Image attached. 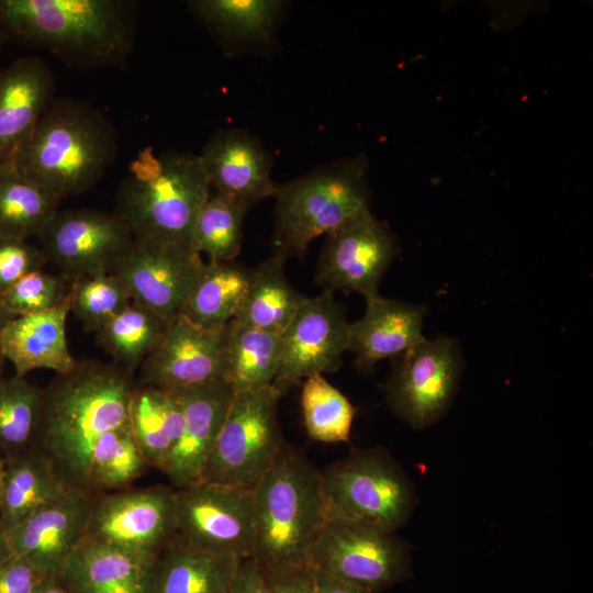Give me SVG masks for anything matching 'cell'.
<instances>
[{
	"label": "cell",
	"instance_id": "obj_25",
	"mask_svg": "<svg viewBox=\"0 0 593 593\" xmlns=\"http://www.w3.org/2000/svg\"><path fill=\"white\" fill-rule=\"evenodd\" d=\"M240 561L176 535L156 559L150 593H227Z\"/></svg>",
	"mask_w": 593,
	"mask_h": 593
},
{
	"label": "cell",
	"instance_id": "obj_26",
	"mask_svg": "<svg viewBox=\"0 0 593 593\" xmlns=\"http://www.w3.org/2000/svg\"><path fill=\"white\" fill-rule=\"evenodd\" d=\"M128 421L149 467L163 471L183 430V405L178 392L136 382Z\"/></svg>",
	"mask_w": 593,
	"mask_h": 593
},
{
	"label": "cell",
	"instance_id": "obj_32",
	"mask_svg": "<svg viewBox=\"0 0 593 593\" xmlns=\"http://www.w3.org/2000/svg\"><path fill=\"white\" fill-rule=\"evenodd\" d=\"M149 465L130 426L101 435L88 456L83 490L96 494L130 489Z\"/></svg>",
	"mask_w": 593,
	"mask_h": 593
},
{
	"label": "cell",
	"instance_id": "obj_28",
	"mask_svg": "<svg viewBox=\"0 0 593 593\" xmlns=\"http://www.w3.org/2000/svg\"><path fill=\"white\" fill-rule=\"evenodd\" d=\"M287 257L273 253L251 270L246 295L234 320L265 332L282 335L305 298L284 275Z\"/></svg>",
	"mask_w": 593,
	"mask_h": 593
},
{
	"label": "cell",
	"instance_id": "obj_11",
	"mask_svg": "<svg viewBox=\"0 0 593 593\" xmlns=\"http://www.w3.org/2000/svg\"><path fill=\"white\" fill-rule=\"evenodd\" d=\"M177 535L200 549L251 558L256 545L253 489L200 481L176 489Z\"/></svg>",
	"mask_w": 593,
	"mask_h": 593
},
{
	"label": "cell",
	"instance_id": "obj_13",
	"mask_svg": "<svg viewBox=\"0 0 593 593\" xmlns=\"http://www.w3.org/2000/svg\"><path fill=\"white\" fill-rule=\"evenodd\" d=\"M47 261L69 281L113 273L134 239L126 222L114 211H57L37 235Z\"/></svg>",
	"mask_w": 593,
	"mask_h": 593
},
{
	"label": "cell",
	"instance_id": "obj_33",
	"mask_svg": "<svg viewBox=\"0 0 593 593\" xmlns=\"http://www.w3.org/2000/svg\"><path fill=\"white\" fill-rule=\"evenodd\" d=\"M191 11L220 37L231 43L267 41L284 2L278 0H195Z\"/></svg>",
	"mask_w": 593,
	"mask_h": 593
},
{
	"label": "cell",
	"instance_id": "obj_22",
	"mask_svg": "<svg viewBox=\"0 0 593 593\" xmlns=\"http://www.w3.org/2000/svg\"><path fill=\"white\" fill-rule=\"evenodd\" d=\"M157 557L83 540L56 577L71 593H150Z\"/></svg>",
	"mask_w": 593,
	"mask_h": 593
},
{
	"label": "cell",
	"instance_id": "obj_48",
	"mask_svg": "<svg viewBox=\"0 0 593 593\" xmlns=\"http://www.w3.org/2000/svg\"><path fill=\"white\" fill-rule=\"evenodd\" d=\"M4 477V460L0 458V497Z\"/></svg>",
	"mask_w": 593,
	"mask_h": 593
},
{
	"label": "cell",
	"instance_id": "obj_17",
	"mask_svg": "<svg viewBox=\"0 0 593 593\" xmlns=\"http://www.w3.org/2000/svg\"><path fill=\"white\" fill-rule=\"evenodd\" d=\"M225 326L208 328L183 315L178 316L168 324L160 343L143 361L136 382L164 390H182L223 380Z\"/></svg>",
	"mask_w": 593,
	"mask_h": 593
},
{
	"label": "cell",
	"instance_id": "obj_21",
	"mask_svg": "<svg viewBox=\"0 0 593 593\" xmlns=\"http://www.w3.org/2000/svg\"><path fill=\"white\" fill-rule=\"evenodd\" d=\"M54 100V76L41 58H20L0 70V166L14 165Z\"/></svg>",
	"mask_w": 593,
	"mask_h": 593
},
{
	"label": "cell",
	"instance_id": "obj_47",
	"mask_svg": "<svg viewBox=\"0 0 593 593\" xmlns=\"http://www.w3.org/2000/svg\"><path fill=\"white\" fill-rule=\"evenodd\" d=\"M15 317L16 316L9 310L0 295V339L8 325Z\"/></svg>",
	"mask_w": 593,
	"mask_h": 593
},
{
	"label": "cell",
	"instance_id": "obj_7",
	"mask_svg": "<svg viewBox=\"0 0 593 593\" xmlns=\"http://www.w3.org/2000/svg\"><path fill=\"white\" fill-rule=\"evenodd\" d=\"M332 513L396 532L412 516L416 494L411 480L380 447L353 451L321 471Z\"/></svg>",
	"mask_w": 593,
	"mask_h": 593
},
{
	"label": "cell",
	"instance_id": "obj_37",
	"mask_svg": "<svg viewBox=\"0 0 593 593\" xmlns=\"http://www.w3.org/2000/svg\"><path fill=\"white\" fill-rule=\"evenodd\" d=\"M247 210L215 192L203 204L197 217L190 249L209 261H232L240 251L243 225Z\"/></svg>",
	"mask_w": 593,
	"mask_h": 593
},
{
	"label": "cell",
	"instance_id": "obj_50",
	"mask_svg": "<svg viewBox=\"0 0 593 593\" xmlns=\"http://www.w3.org/2000/svg\"><path fill=\"white\" fill-rule=\"evenodd\" d=\"M4 33L0 30V48H1V45L3 43V40H4Z\"/></svg>",
	"mask_w": 593,
	"mask_h": 593
},
{
	"label": "cell",
	"instance_id": "obj_16",
	"mask_svg": "<svg viewBox=\"0 0 593 593\" xmlns=\"http://www.w3.org/2000/svg\"><path fill=\"white\" fill-rule=\"evenodd\" d=\"M349 325L333 293L306 296L281 335V361L271 385L283 395L311 376L336 371L348 349Z\"/></svg>",
	"mask_w": 593,
	"mask_h": 593
},
{
	"label": "cell",
	"instance_id": "obj_46",
	"mask_svg": "<svg viewBox=\"0 0 593 593\" xmlns=\"http://www.w3.org/2000/svg\"><path fill=\"white\" fill-rule=\"evenodd\" d=\"M13 557L8 535L0 528V571Z\"/></svg>",
	"mask_w": 593,
	"mask_h": 593
},
{
	"label": "cell",
	"instance_id": "obj_29",
	"mask_svg": "<svg viewBox=\"0 0 593 593\" xmlns=\"http://www.w3.org/2000/svg\"><path fill=\"white\" fill-rule=\"evenodd\" d=\"M3 460L0 528L8 533L69 486L58 478L52 463L34 450Z\"/></svg>",
	"mask_w": 593,
	"mask_h": 593
},
{
	"label": "cell",
	"instance_id": "obj_24",
	"mask_svg": "<svg viewBox=\"0 0 593 593\" xmlns=\"http://www.w3.org/2000/svg\"><path fill=\"white\" fill-rule=\"evenodd\" d=\"M69 313L68 298L55 309L11 321L0 339V355L14 366L15 376L25 377L36 369L66 373L76 367L66 334Z\"/></svg>",
	"mask_w": 593,
	"mask_h": 593
},
{
	"label": "cell",
	"instance_id": "obj_39",
	"mask_svg": "<svg viewBox=\"0 0 593 593\" xmlns=\"http://www.w3.org/2000/svg\"><path fill=\"white\" fill-rule=\"evenodd\" d=\"M70 281L61 273L37 270L24 276L1 298L15 316L55 309L68 301Z\"/></svg>",
	"mask_w": 593,
	"mask_h": 593
},
{
	"label": "cell",
	"instance_id": "obj_45",
	"mask_svg": "<svg viewBox=\"0 0 593 593\" xmlns=\"http://www.w3.org/2000/svg\"><path fill=\"white\" fill-rule=\"evenodd\" d=\"M33 593H71L58 577H45Z\"/></svg>",
	"mask_w": 593,
	"mask_h": 593
},
{
	"label": "cell",
	"instance_id": "obj_35",
	"mask_svg": "<svg viewBox=\"0 0 593 593\" xmlns=\"http://www.w3.org/2000/svg\"><path fill=\"white\" fill-rule=\"evenodd\" d=\"M43 406V389L25 377L0 381V452L11 459L33 449Z\"/></svg>",
	"mask_w": 593,
	"mask_h": 593
},
{
	"label": "cell",
	"instance_id": "obj_38",
	"mask_svg": "<svg viewBox=\"0 0 593 593\" xmlns=\"http://www.w3.org/2000/svg\"><path fill=\"white\" fill-rule=\"evenodd\" d=\"M70 312L86 331L97 332L132 304L124 283L113 273L86 276L70 281Z\"/></svg>",
	"mask_w": 593,
	"mask_h": 593
},
{
	"label": "cell",
	"instance_id": "obj_43",
	"mask_svg": "<svg viewBox=\"0 0 593 593\" xmlns=\"http://www.w3.org/2000/svg\"><path fill=\"white\" fill-rule=\"evenodd\" d=\"M227 593H272L260 566L253 559L240 561Z\"/></svg>",
	"mask_w": 593,
	"mask_h": 593
},
{
	"label": "cell",
	"instance_id": "obj_15",
	"mask_svg": "<svg viewBox=\"0 0 593 593\" xmlns=\"http://www.w3.org/2000/svg\"><path fill=\"white\" fill-rule=\"evenodd\" d=\"M203 264L189 247L134 238L113 275L133 303L170 323L182 314Z\"/></svg>",
	"mask_w": 593,
	"mask_h": 593
},
{
	"label": "cell",
	"instance_id": "obj_2",
	"mask_svg": "<svg viewBox=\"0 0 593 593\" xmlns=\"http://www.w3.org/2000/svg\"><path fill=\"white\" fill-rule=\"evenodd\" d=\"M0 30L74 67L116 64L136 34V4L123 0H0Z\"/></svg>",
	"mask_w": 593,
	"mask_h": 593
},
{
	"label": "cell",
	"instance_id": "obj_20",
	"mask_svg": "<svg viewBox=\"0 0 593 593\" xmlns=\"http://www.w3.org/2000/svg\"><path fill=\"white\" fill-rule=\"evenodd\" d=\"M172 391L181 399L184 424L180 440L161 472L176 489H182L201 481L235 393L224 380Z\"/></svg>",
	"mask_w": 593,
	"mask_h": 593
},
{
	"label": "cell",
	"instance_id": "obj_36",
	"mask_svg": "<svg viewBox=\"0 0 593 593\" xmlns=\"http://www.w3.org/2000/svg\"><path fill=\"white\" fill-rule=\"evenodd\" d=\"M300 403L311 439L328 444L349 440L356 409L323 374L303 381Z\"/></svg>",
	"mask_w": 593,
	"mask_h": 593
},
{
	"label": "cell",
	"instance_id": "obj_41",
	"mask_svg": "<svg viewBox=\"0 0 593 593\" xmlns=\"http://www.w3.org/2000/svg\"><path fill=\"white\" fill-rule=\"evenodd\" d=\"M45 577L26 559L14 556L0 571V593H33Z\"/></svg>",
	"mask_w": 593,
	"mask_h": 593
},
{
	"label": "cell",
	"instance_id": "obj_34",
	"mask_svg": "<svg viewBox=\"0 0 593 593\" xmlns=\"http://www.w3.org/2000/svg\"><path fill=\"white\" fill-rule=\"evenodd\" d=\"M168 322L132 304L96 332L97 344L113 363L134 377L143 361L163 339Z\"/></svg>",
	"mask_w": 593,
	"mask_h": 593
},
{
	"label": "cell",
	"instance_id": "obj_6",
	"mask_svg": "<svg viewBox=\"0 0 593 593\" xmlns=\"http://www.w3.org/2000/svg\"><path fill=\"white\" fill-rule=\"evenodd\" d=\"M272 198L275 253L301 257L318 236L371 212L367 160L359 155L320 166L277 184Z\"/></svg>",
	"mask_w": 593,
	"mask_h": 593
},
{
	"label": "cell",
	"instance_id": "obj_1",
	"mask_svg": "<svg viewBox=\"0 0 593 593\" xmlns=\"http://www.w3.org/2000/svg\"><path fill=\"white\" fill-rule=\"evenodd\" d=\"M134 377L114 363L78 361L43 389L34 451L45 457L63 483L82 489L86 465L103 434L130 426Z\"/></svg>",
	"mask_w": 593,
	"mask_h": 593
},
{
	"label": "cell",
	"instance_id": "obj_4",
	"mask_svg": "<svg viewBox=\"0 0 593 593\" xmlns=\"http://www.w3.org/2000/svg\"><path fill=\"white\" fill-rule=\"evenodd\" d=\"M253 493L256 545L251 558L264 571L309 566L311 549L331 515L321 471L302 450L284 443Z\"/></svg>",
	"mask_w": 593,
	"mask_h": 593
},
{
	"label": "cell",
	"instance_id": "obj_18",
	"mask_svg": "<svg viewBox=\"0 0 593 593\" xmlns=\"http://www.w3.org/2000/svg\"><path fill=\"white\" fill-rule=\"evenodd\" d=\"M87 490L67 488L7 533L14 556L22 557L47 577L83 541L97 499Z\"/></svg>",
	"mask_w": 593,
	"mask_h": 593
},
{
	"label": "cell",
	"instance_id": "obj_8",
	"mask_svg": "<svg viewBox=\"0 0 593 593\" xmlns=\"http://www.w3.org/2000/svg\"><path fill=\"white\" fill-rule=\"evenodd\" d=\"M281 396L273 385L234 394L201 481L242 489L256 485L286 443L278 417Z\"/></svg>",
	"mask_w": 593,
	"mask_h": 593
},
{
	"label": "cell",
	"instance_id": "obj_3",
	"mask_svg": "<svg viewBox=\"0 0 593 593\" xmlns=\"http://www.w3.org/2000/svg\"><path fill=\"white\" fill-rule=\"evenodd\" d=\"M116 150L114 126L100 110L75 99H54L14 166L61 201L93 187Z\"/></svg>",
	"mask_w": 593,
	"mask_h": 593
},
{
	"label": "cell",
	"instance_id": "obj_30",
	"mask_svg": "<svg viewBox=\"0 0 593 593\" xmlns=\"http://www.w3.org/2000/svg\"><path fill=\"white\" fill-rule=\"evenodd\" d=\"M251 270L234 260L204 261L181 315L203 327L225 326L243 303Z\"/></svg>",
	"mask_w": 593,
	"mask_h": 593
},
{
	"label": "cell",
	"instance_id": "obj_42",
	"mask_svg": "<svg viewBox=\"0 0 593 593\" xmlns=\"http://www.w3.org/2000/svg\"><path fill=\"white\" fill-rule=\"evenodd\" d=\"M264 573L272 593H317L311 566L264 571Z\"/></svg>",
	"mask_w": 593,
	"mask_h": 593
},
{
	"label": "cell",
	"instance_id": "obj_23",
	"mask_svg": "<svg viewBox=\"0 0 593 593\" xmlns=\"http://www.w3.org/2000/svg\"><path fill=\"white\" fill-rule=\"evenodd\" d=\"M424 315L422 306L380 294L366 299L363 315L349 325L347 350L354 353L356 366L369 371L421 343Z\"/></svg>",
	"mask_w": 593,
	"mask_h": 593
},
{
	"label": "cell",
	"instance_id": "obj_19",
	"mask_svg": "<svg viewBox=\"0 0 593 593\" xmlns=\"http://www.w3.org/2000/svg\"><path fill=\"white\" fill-rule=\"evenodd\" d=\"M211 190L248 211L272 198V160L261 142L240 128L216 132L199 154Z\"/></svg>",
	"mask_w": 593,
	"mask_h": 593
},
{
	"label": "cell",
	"instance_id": "obj_12",
	"mask_svg": "<svg viewBox=\"0 0 593 593\" xmlns=\"http://www.w3.org/2000/svg\"><path fill=\"white\" fill-rule=\"evenodd\" d=\"M176 535V489L132 486L97 495L83 540L157 556Z\"/></svg>",
	"mask_w": 593,
	"mask_h": 593
},
{
	"label": "cell",
	"instance_id": "obj_10",
	"mask_svg": "<svg viewBox=\"0 0 593 593\" xmlns=\"http://www.w3.org/2000/svg\"><path fill=\"white\" fill-rule=\"evenodd\" d=\"M394 358L385 383L387 404L413 428L433 425L446 413L459 385L462 361L457 343L448 337L424 338Z\"/></svg>",
	"mask_w": 593,
	"mask_h": 593
},
{
	"label": "cell",
	"instance_id": "obj_5",
	"mask_svg": "<svg viewBox=\"0 0 593 593\" xmlns=\"http://www.w3.org/2000/svg\"><path fill=\"white\" fill-rule=\"evenodd\" d=\"M211 188L199 154L146 147L120 183L115 212L134 238L190 248L193 227Z\"/></svg>",
	"mask_w": 593,
	"mask_h": 593
},
{
	"label": "cell",
	"instance_id": "obj_27",
	"mask_svg": "<svg viewBox=\"0 0 593 593\" xmlns=\"http://www.w3.org/2000/svg\"><path fill=\"white\" fill-rule=\"evenodd\" d=\"M281 335L230 321L224 332L223 380L234 393L272 384L281 361Z\"/></svg>",
	"mask_w": 593,
	"mask_h": 593
},
{
	"label": "cell",
	"instance_id": "obj_40",
	"mask_svg": "<svg viewBox=\"0 0 593 593\" xmlns=\"http://www.w3.org/2000/svg\"><path fill=\"white\" fill-rule=\"evenodd\" d=\"M44 251L23 239L0 237V295L24 276L42 270Z\"/></svg>",
	"mask_w": 593,
	"mask_h": 593
},
{
	"label": "cell",
	"instance_id": "obj_14",
	"mask_svg": "<svg viewBox=\"0 0 593 593\" xmlns=\"http://www.w3.org/2000/svg\"><path fill=\"white\" fill-rule=\"evenodd\" d=\"M396 250L388 224L368 212L325 235L315 282L323 292L374 296Z\"/></svg>",
	"mask_w": 593,
	"mask_h": 593
},
{
	"label": "cell",
	"instance_id": "obj_49",
	"mask_svg": "<svg viewBox=\"0 0 593 593\" xmlns=\"http://www.w3.org/2000/svg\"><path fill=\"white\" fill-rule=\"evenodd\" d=\"M3 372H4V359L0 355V381L4 378Z\"/></svg>",
	"mask_w": 593,
	"mask_h": 593
},
{
	"label": "cell",
	"instance_id": "obj_31",
	"mask_svg": "<svg viewBox=\"0 0 593 593\" xmlns=\"http://www.w3.org/2000/svg\"><path fill=\"white\" fill-rule=\"evenodd\" d=\"M59 202L14 165L0 166V237L26 240L37 236Z\"/></svg>",
	"mask_w": 593,
	"mask_h": 593
},
{
	"label": "cell",
	"instance_id": "obj_9",
	"mask_svg": "<svg viewBox=\"0 0 593 593\" xmlns=\"http://www.w3.org/2000/svg\"><path fill=\"white\" fill-rule=\"evenodd\" d=\"M410 564L395 532L332 512L309 557L313 569L377 593L410 577Z\"/></svg>",
	"mask_w": 593,
	"mask_h": 593
},
{
	"label": "cell",
	"instance_id": "obj_44",
	"mask_svg": "<svg viewBox=\"0 0 593 593\" xmlns=\"http://www.w3.org/2000/svg\"><path fill=\"white\" fill-rule=\"evenodd\" d=\"M313 569V568H312ZM317 593H377L313 569Z\"/></svg>",
	"mask_w": 593,
	"mask_h": 593
}]
</instances>
